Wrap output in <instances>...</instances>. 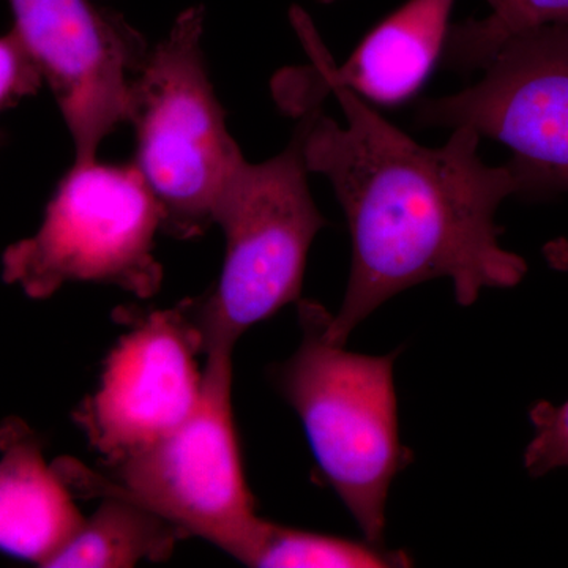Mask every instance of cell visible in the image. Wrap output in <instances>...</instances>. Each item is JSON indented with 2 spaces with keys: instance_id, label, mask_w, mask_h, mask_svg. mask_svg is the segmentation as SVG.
<instances>
[{
  "instance_id": "10",
  "label": "cell",
  "mask_w": 568,
  "mask_h": 568,
  "mask_svg": "<svg viewBox=\"0 0 568 568\" xmlns=\"http://www.w3.org/2000/svg\"><path fill=\"white\" fill-rule=\"evenodd\" d=\"M455 0H407L388 14L343 65H336L308 14L293 9L294 28L313 58L315 77L302 81L293 71L276 82V95L291 111L317 106L332 85H345L377 103L395 104L420 88L446 47L448 18Z\"/></svg>"
},
{
  "instance_id": "5",
  "label": "cell",
  "mask_w": 568,
  "mask_h": 568,
  "mask_svg": "<svg viewBox=\"0 0 568 568\" xmlns=\"http://www.w3.org/2000/svg\"><path fill=\"white\" fill-rule=\"evenodd\" d=\"M233 354L205 355L196 410L152 446L110 465L112 478L77 462H55L71 491L121 495L162 515L186 537L204 538L233 556L254 518L233 417Z\"/></svg>"
},
{
  "instance_id": "19",
  "label": "cell",
  "mask_w": 568,
  "mask_h": 568,
  "mask_svg": "<svg viewBox=\"0 0 568 568\" xmlns=\"http://www.w3.org/2000/svg\"><path fill=\"white\" fill-rule=\"evenodd\" d=\"M0 141H2V140H0Z\"/></svg>"
},
{
  "instance_id": "16",
  "label": "cell",
  "mask_w": 568,
  "mask_h": 568,
  "mask_svg": "<svg viewBox=\"0 0 568 568\" xmlns=\"http://www.w3.org/2000/svg\"><path fill=\"white\" fill-rule=\"evenodd\" d=\"M41 82L39 67L17 32L0 36V111L39 92Z\"/></svg>"
},
{
  "instance_id": "13",
  "label": "cell",
  "mask_w": 568,
  "mask_h": 568,
  "mask_svg": "<svg viewBox=\"0 0 568 568\" xmlns=\"http://www.w3.org/2000/svg\"><path fill=\"white\" fill-rule=\"evenodd\" d=\"M233 558L257 568H390L409 567L405 551L384 544L349 540L286 528L256 517Z\"/></svg>"
},
{
  "instance_id": "4",
  "label": "cell",
  "mask_w": 568,
  "mask_h": 568,
  "mask_svg": "<svg viewBox=\"0 0 568 568\" xmlns=\"http://www.w3.org/2000/svg\"><path fill=\"white\" fill-rule=\"evenodd\" d=\"M308 173L297 129L280 155L245 162L224 190L213 219L226 241L222 275L200 305L189 304L205 355L233 354L248 328L301 301L306 256L325 226Z\"/></svg>"
},
{
  "instance_id": "7",
  "label": "cell",
  "mask_w": 568,
  "mask_h": 568,
  "mask_svg": "<svg viewBox=\"0 0 568 568\" xmlns=\"http://www.w3.org/2000/svg\"><path fill=\"white\" fill-rule=\"evenodd\" d=\"M465 91L424 100L418 122L503 142L521 193L568 192V28H540L504 41Z\"/></svg>"
},
{
  "instance_id": "15",
  "label": "cell",
  "mask_w": 568,
  "mask_h": 568,
  "mask_svg": "<svg viewBox=\"0 0 568 568\" xmlns=\"http://www.w3.org/2000/svg\"><path fill=\"white\" fill-rule=\"evenodd\" d=\"M534 437L525 452V467L532 477L568 467V399L562 405L538 402L529 413Z\"/></svg>"
},
{
  "instance_id": "12",
  "label": "cell",
  "mask_w": 568,
  "mask_h": 568,
  "mask_svg": "<svg viewBox=\"0 0 568 568\" xmlns=\"http://www.w3.org/2000/svg\"><path fill=\"white\" fill-rule=\"evenodd\" d=\"M102 506L44 568H123L164 562L186 537L162 515L121 495H102Z\"/></svg>"
},
{
  "instance_id": "14",
  "label": "cell",
  "mask_w": 568,
  "mask_h": 568,
  "mask_svg": "<svg viewBox=\"0 0 568 568\" xmlns=\"http://www.w3.org/2000/svg\"><path fill=\"white\" fill-rule=\"evenodd\" d=\"M491 13L448 31V65L481 69L497 48L517 33L540 28H568V0H488Z\"/></svg>"
},
{
  "instance_id": "11",
  "label": "cell",
  "mask_w": 568,
  "mask_h": 568,
  "mask_svg": "<svg viewBox=\"0 0 568 568\" xmlns=\"http://www.w3.org/2000/svg\"><path fill=\"white\" fill-rule=\"evenodd\" d=\"M71 489L22 422L0 428V551L43 567L80 530Z\"/></svg>"
},
{
  "instance_id": "2",
  "label": "cell",
  "mask_w": 568,
  "mask_h": 568,
  "mask_svg": "<svg viewBox=\"0 0 568 568\" xmlns=\"http://www.w3.org/2000/svg\"><path fill=\"white\" fill-rule=\"evenodd\" d=\"M297 305L304 336L293 357L276 368V386L365 540L383 544L388 491L413 459L399 440L396 354L349 353L327 338L332 315L324 306Z\"/></svg>"
},
{
  "instance_id": "8",
  "label": "cell",
  "mask_w": 568,
  "mask_h": 568,
  "mask_svg": "<svg viewBox=\"0 0 568 568\" xmlns=\"http://www.w3.org/2000/svg\"><path fill=\"white\" fill-rule=\"evenodd\" d=\"M13 31L39 67L71 134L74 162L97 159L126 122L130 84L149 47L122 14L92 0H9Z\"/></svg>"
},
{
  "instance_id": "18",
  "label": "cell",
  "mask_w": 568,
  "mask_h": 568,
  "mask_svg": "<svg viewBox=\"0 0 568 568\" xmlns=\"http://www.w3.org/2000/svg\"><path fill=\"white\" fill-rule=\"evenodd\" d=\"M323 2H332V0H323Z\"/></svg>"
},
{
  "instance_id": "9",
  "label": "cell",
  "mask_w": 568,
  "mask_h": 568,
  "mask_svg": "<svg viewBox=\"0 0 568 568\" xmlns=\"http://www.w3.org/2000/svg\"><path fill=\"white\" fill-rule=\"evenodd\" d=\"M200 332L186 308L152 313L114 347L99 390L78 420L108 465L152 446L186 420L203 396Z\"/></svg>"
},
{
  "instance_id": "17",
  "label": "cell",
  "mask_w": 568,
  "mask_h": 568,
  "mask_svg": "<svg viewBox=\"0 0 568 568\" xmlns=\"http://www.w3.org/2000/svg\"><path fill=\"white\" fill-rule=\"evenodd\" d=\"M545 260L552 268L568 272V237L556 239L544 248Z\"/></svg>"
},
{
  "instance_id": "1",
  "label": "cell",
  "mask_w": 568,
  "mask_h": 568,
  "mask_svg": "<svg viewBox=\"0 0 568 568\" xmlns=\"http://www.w3.org/2000/svg\"><path fill=\"white\" fill-rule=\"evenodd\" d=\"M328 92L346 125L312 108L298 129L306 166L331 181L353 242L345 301L327 325L332 343L345 346L358 324L416 284L444 276L469 306L481 291L525 278L528 265L500 246L496 224L521 185L508 163L480 159L476 130L458 126L443 148H425L345 85Z\"/></svg>"
},
{
  "instance_id": "6",
  "label": "cell",
  "mask_w": 568,
  "mask_h": 568,
  "mask_svg": "<svg viewBox=\"0 0 568 568\" xmlns=\"http://www.w3.org/2000/svg\"><path fill=\"white\" fill-rule=\"evenodd\" d=\"M163 213L132 164L74 162L31 237L10 245L2 276L28 297H51L67 283H106L148 298L160 290L153 254Z\"/></svg>"
},
{
  "instance_id": "3",
  "label": "cell",
  "mask_w": 568,
  "mask_h": 568,
  "mask_svg": "<svg viewBox=\"0 0 568 568\" xmlns=\"http://www.w3.org/2000/svg\"><path fill=\"white\" fill-rule=\"evenodd\" d=\"M204 20L201 6L179 14L134 74L126 110L134 166L162 207V230L178 239L215 224L216 205L246 162L205 69Z\"/></svg>"
}]
</instances>
